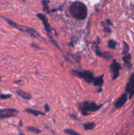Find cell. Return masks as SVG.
<instances>
[{
  "instance_id": "24",
  "label": "cell",
  "mask_w": 134,
  "mask_h": 135,
  "mask_svg": "<svg viewBox=\"0 0 134 135\" xmlns=\"http://www.w3.org/2000/svg\"><path fill=\"white\" fill-rule=\"evenodd\" d=\"M38 45H36V44H32V46L33 47H35V48H37V49H39V50H40V47H38Z\"/></svg>"
},
{
  "instance_id": "13",
  "label": "cell",
  "mask_w": 134,
  "mask_h": 135,
  "mask_svg": "<svg viewBox=\"0 0 134 135\" xmlns=\"http://www.w3.org/2000/svg\"><path fill=\"white\" fill-rule=\"evenodd\" d=\"M93 83L95 86H102L104 83L103 75H101V76H97V77H95Z\"/></svg>"
},
{
  "instance_id": "25",
  "label": "cell",
  "mask_w": 134,
  "mask_h": 135,
  "mask_svg": "<svg viewBox=\"0 0 134 135\" xmlns=\"http://www.w3.org/2000/svg\"><path fill=\"white\" fill-rule=\"evenodd\" d=\"M106 22H107V24L108 25H112V22H111V21H110V20H109V19H107L106 20Z\"/></svg>"
},
{
  "instance_id": "12",
  "label": "cell",
  "mask_w": 134,
  "mask_h": 135,
  "mask_svg": "<svg viewBox=\"0 0 134 135\" xmlns=\"http://www.w3.org/2000/svg\"><path fill=\"white\" fill-rule=\"evenodd\" d=\"M17 93L18 96H20V97H22V98L24 99H26V100H30L32 99L31 95H30V94L28 93V92H24V91H22L20 90L17 91Z\"/></svg>"
},
{
  "instance_id": "11",
  "label": "cell",
  "mask_w": 134,
  "mask_h": 135,
  "mask_svg": "<svg viewBox=\"0 0 134 135\" xmlns=\"http://www.w3.org/2000/svg\"><path fill=\"white\" fill-rule=\"evenodd\" d=\"M25 112L35 116L45 115V113H43V112H40V111L37 110V109H30V108H27V109H25Z\"/></svg>"
},
{
  "instance_id": "15",
  "label": "cell",
  "mask_w": 134,
  "mask_h": 135,
  "mask_svg": "<svg viewBox=\"0 0 134 135\" xmlns=\"http://www.w3.org/2000/svg\"><path fill=\"white\" fill-rule=\"evenodd\" d=\"M49 0H42V1L43 10L47 13H49L50 12H51L49 11Z\"/></svg>"
},
{
  "instance_id": "19",
  "label": "cell",
  "mask_w": 134,
  "mask_h": 135,
  "mask_svg": "<svg viewBox=\"0 0 134 135\" xmlns=\"http://www.w3.org/2000/svg\"><path fill=\"white\" fill-rule=\"evenodd\" d=\"M64 133L66 134H70V135H80V134L78 133H76V131L73 130H71V129H64Z\"/></svg>"
},
{
  "instance_id": "10",
  "label": "cell",
  "mask_w": 134,
  "mask_h": 135,
  "mask_svg": "<svg viewBox=\"0 0 134 135\" xmlns=\"http://www.w3.org/2000/svg\"><path fill=\"white\" fill-rule=\"evenodd\" d=\"M131 57L130 54H126L122 57V60H123V63H124V64L126 65V66L129 69H130L131 68V66H132L131 63Z\"/></svg>"
},
{
  "instance_id": "9",
  "label": "cell",
  "mask_w": 134,
  "mask_h": 135,
  "mask_svg": "<svg viewBox=\"0 0 134 135\" xmlns=\"http://www.w3.org/2000/svg\"><path fill=\"white\" fill-rule=\"evenodd\" d=\"M127 100V92H125V93L122 94L119 97V98L116 100L115 103H114V107H115L116 109H119V108H122V106L125 105V104L126 103Z\"/></svg>"
},
{
  "instance_id": "16",
  "label": "cell",
  "mask_w": 134,
  "mask_h": 135,
  "mask_svg": "<svg viewBox=\"0 0 134 135\" xmlns=\"http://www.w3.org/2000/svg\"><path fill=\"white\" fill-rule=\"evenodd\" d=\"M26 129H27V130L28 131L35 133V134H39V133H40L41 132H42V131H41L40 129H38V128L34 127H27Z\"/></svg>"
},
{
  "instance_id": "17",
  "label": "cell",
  "mask_w": 134,
  "mask_h": 135,
  "mask_svg": "<svg viewBox=\"0 0 134 135\" xmlns=\"http://www.w3.org/2000/svg\"><path fill=\"white\" fill-rule=\"evenodd\" d=\"M108 46L110 49H114L116 48V42L114 40H109V42H108Z\"/></svg>"
},
{
  "instance_id": "7",
  "label": "cell",
  "mask_w": 134,
  "mask_h": 135,
  "mask_svg": "<svg viewBox=\"0 0 134 135\" xmlns=\"http://www.w3.org/2000/svg\"><path fill=\"white\" fill-rule=\"evenodd\" d=\"M126 92L130 94V98L134 95V73L131 75L126 84Z\"/></svg>"
},
{
  "instance_id": "2",
  "label": "cell",
  "mask_w": 134,
  "mask_h": 135,
  "mask_svg": "<svg viewBox=\"0 0 134 135\" xmlns=\"http://www.w3.org/2000/svg\"><path fill=\"white\" fill-rule=\"evenodd\" d=\"M0 17L2 18H3V19L5 20V21H6V22H7L9 25H11V26H13V27L14 28L17 29V30H20V31H21V32H24L28 33V34H30V35L31 36L32 38H36V39H39V40L41 39V37H40V36H39V34H38V33L37 32L35 31L34 29L32 28L27 27V26H22V25H18V24L14 22V21H11V20L9 19V18H5V17Z\"/></svg>"
},
{
  "instance_id": "14",
  "label": "cell",
  "mask_w": 134,
  "mask_h": 135,
  "mask_svg": "<svg viewBox=\"0 0 134 135\" xmlns=\"http://www.w3.org/2000/svg\"><path fill=\"white\" fill-rule=\"evenodd\" d=\"M96 125L95 123H89L84 125V128L85 131H91L95 128Z\"/></svg>"
},
{
  "instance_id": "26",
  "label": "cell",
  "mask_w": 134,
  "mask_h": 135,
  "mask_svg": "<svg viewBox=\"0 0 134 135\" xmlns=\"http://www.w3.org/2000/svg\"><path fill=\"white\" fill-rule=\"evenodd\" d=\"M1 76H0V83H1Z\"/></svg>"
},
{
  "instance_id": "5",
  "label": "cell",
  "mask_w": 134,
  "mask_h": 135,
  "mask_svg": "<svg viewBox=\"0 0 134 135\" xmlns=\"http://www.w3.org/2000/svg\"><path fill=\"white\" fill-rule=\"evenodd\" d=\"M18 113V111L15 109H12V108L1 109H0V119L15 117Z\"/></svg>"
},
{
  "instance_id": "1",
  "label": "cell",
  "mask_w": 134,
  "mask_h": 135,
  "mask_svg": "<svg viewBox=\"0 0 134 135\" xmlns=\"http://www.w3.org/2000/svg\"><path fill=\"white\" fill-rule=\"evenodd\" d=\"M70 13L74 18L78 20H84L87 16V8L84 3L75 1L70 7Z\"/></svg>"
},
{
  "instance_id": "4",
  "label": "cell",
  "mask_w": 134,
  "mask_h": 135,
  "mask_svg": "<svg viewBox=\"0 0 134 135\" xmlns=\"http://www.w3.org/2000/svg\"><path fill=\"white\" fill-rule=\"evenodd\" d=\"M72 74H73L74 76L84 79L86 83H89V84L93 83L95 79L93 73L90 71H79L77 70H72Z\"/></svg>"
},
{
  "instance_id": "18",
  "label": "cell",
  "mask_w": 134,
  "mask_h": 135,
  "mask_svg": "<svg viewBox=\"0 0 134 135\" xmlns=\"http://www.w3.org/2000/svg\"><path fill=\"white\" fill-rule=\"evenodd\" d=\"M101 57H103L104 59H106V60H109V59H111L112 58L111 54H110V53L107 52V51H106V52H104V53H101Z\"/></svg>"
},
{
  "instance_id": "23",
  "label": "cell",
  "mask_w": 134,
  "mask_h": 135,
  "mask_svg": "<svg viewBox=\"0 0 134 135\" xmlns=\"http://www.w3.org/2000/svg\"><path fill=\"white\" fill-rule=\"evenodd\" d=\"M45 111L47 112H49L50 108H49V105H47V104H45Z\"/></svg>"
},
{
  "instance_id": "22",
  "label": "cell",
  "mask_w": 134,
  "mask_h": 135,
  "mask_svg": "<svg viewBox=\"0 0 134 135\" xmlns=\"http://www.w3.org/2000/svg\"><path fill=\"white\" fill-rule=\"evenodd\" d=\"M102 26H103V27H104V30H105V32H108V33L111 32V30H110V28H109V27H107V26H105V25H102Z\"/></svg>"
},
{
  "instance_id": "20",
  "label": "cell",
  "mask_w": 134,
  "mask_h": 135,
  "mask_svg": "<svg viewBox=\"0 0 134 135\" xmlns=\"http://www.w3.org/2000/svg\"><path fill=\"white\" fill-rule=\"evenodd\" d=\"M129 51V46L127 44V43L126 42H123V55H126V54H128Z\"/></svg>"
},
{
  "instance_id": "6",
  "label": "cell",
  "mask_w": 134,
  "mask_h": 135,
  "mask_svg": "<svg viewBox=\"0 0 134 135\" xmlns=\"http://www.w3.org/2000/svg\"><path fill=\"white\" fill-rule=\"evenodd\" d=\"M120 65L117 62L116 59H114L112 63L110 65V69L112 73V80H116L120 75Z\"/></svg>"
},
{
  "instance_id": "21",
  "label": "cell",
  "mask_w": 134,
  "mask_h": 135,
  "mask_svg": "<svg viewBox=\"0 0 134 135\" xmlns=\"http://www.w3.org/2000/svg\"><path fill=\"white\" fill-rule=\"evenodd\" d=\"M11 97V95L10 94H0V98L1 100H6V99L10 98Z\"/></svg>"
},
{
  "instance_id": "8",
  "label": "cell",
  "mask_w": 134,
  "mask_h": 135,
  "mask_svg": "<svg viewBox=\"0 0 134 135\" xmlns=\"http://www.w3.org/2000/svg\"><path fill=\"white\" fill-rule=\"evenodd\" d=\"M37 17H38V18L42 21L46 32H47V34L49 35L50 33L51 32V26H50L49 22L47 17H46L45 15L41 14V13H38V14H37Z\"/></svg>"
},
{
  "instance_id": "3",
  "label": "cell",
  "mask_w": 134,
  "mask_h": 135,
  "mask_svg": "<svg viewBox=\"0 0 134 135\" xmlns=\"http://www.w3.org/2000/svg\"><path fill=\"white\" fill-rule=\"evenodd\" d=\"M102 106L103 104L97 105L93 102L85 101L79 105V109L83 115H87L89 112H97L99 110Z\"/></svg>"
},
{
  "instance_id": "27",
  "label": "cell",
  "mask_w": 134,
  "mask_h": 135,
  "mask_svg": "<svg viewBox=\"0 0 134 135\" xmlns=\"http://www.w3.org/2000/svg\"><path fill=\"white\" fill-rule=\"evenodd\" d=\"M133 114H134V111H133Z\"/></svg>"
}]
</instances>
